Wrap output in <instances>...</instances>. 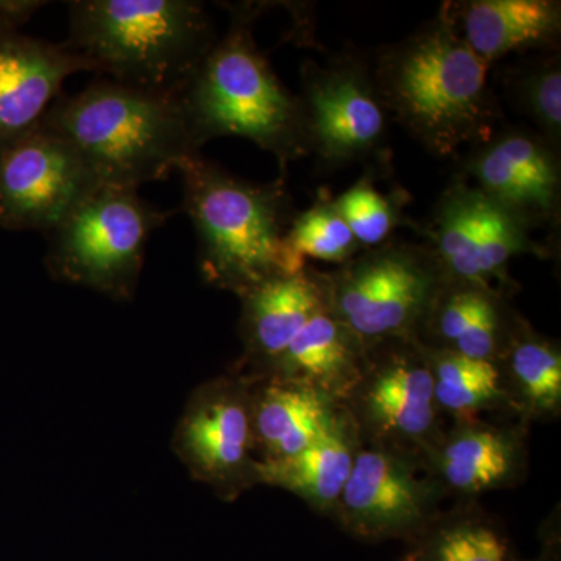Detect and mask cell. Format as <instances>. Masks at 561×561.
I'll use <instances>...</instances> for the list:
<instances>
[{
	"label": "cell",
	"mask_w": 561,
	"mask_h": 561,
	"mask_svg": "<svg viewBox=\"0 0 561 561\" xmlns=\"http://www.w3.org/2000/svg\"><path fill=\"white\" fill-rule=\"evenodd\" d=\"M330 308L367 346L420 341L445 283L430 247L390 241L327 272Z\"/></svg>",
	"instance_id": "7"
},
{
	"label": "cell",
	"mask_w": 561,
	"mask_h": 561,
	"mask_svg": "<svg viewBox=\"0 0 561 561\" xmlns=\"http://www.w3.org/2000/svg\"><path fill=\"white\" fill-rule=\"evenodd\" d=\"M250 393L251 378L243 373L209 379L192 391L173 432V453L191 478L225 502L261 485Z\"/></svg>",
	"instance_id": "9"
},
{
	"label": "cell",
	"mask_w": 561,
	"mask_h": 561,
	"mask_svg": "<svg viewBox=\"0 0 561 561\" xmlns=\"http://www.w3.org/2000/svg\"><path fill=\"white\" fill-rule=\"evenodd\" d=\"M504 87H507L515 105L534 122L538 135L560 151V55H545L511 68L504 76Z\"/></svg>",
	"instance_id": "26"
},
{
	"label": "cell",
	"mask_w": 561,
	"mask_h": 561,
	"mask_svg": "<svg viewBox=\"0 0 561 561\" xmlns=\"http://www.w3.org/2000/svg\"><path fill=\"white\" fill-rule=\"evenodd\" d=\"M287 239L305 260L312 257L335 265L345 264L364 251L332 198L327 197H320L305 213L295 214Z\"/></svg>",
	"instance_id": "27"
},
{
	"label": "cell",
	"mask_w": 561,
	"mask_h": 561,
	"mask_svg": "<svg viewBox=\"0 0 561 561\" xmlns=\"http://www.w3.org/2000/svg\"><path fill=\"white\" fill-rule=\"evenodd\" d=\"M446 500L419 457L362 445L331 522L354 540L408 541Z\"/></svg>",
	"instance_id": "12"
},
{
	"label": "cell",
	"mask_w": 561,
	"mask_h": 561,
	"mask_svg": "<svg viewBox=\"0 0 561 561\" xmlns=\"http://www.w3.org/2000/svg\"><path fill=\"white\" fill-rule=\"evenodd\" d=\"M529 424L454 421L421 457L424 470L445 497L478 501L490 491L515 489L529 472Z\"/></svg>",
	"instance_id": "15"
},
{
	"label": "cell",
	"mask_w": 561,
	"mask_h": 561,
	"mask_svg": "<svg viewBox=\"0 0 561 561\" xmlns=\"http://www.w3.org/2000/svg\"><path fill=\"white\" fill-rule=\"evenodd\" d=\"M511 537L504 524L478 501L459 502L442 511L404 541L397 561H512Z\"/></svg>",
	"instance_id": "24"
},
{
	"label": "cell",
	"mask_w": 561,
	"mask_h": 561,
	"mask_svg": "<svg viewBox=\"0 0 561 561\" xmlns=\"http://www.w3.org/2000/svg\"><path fill=\"white\" fill-rule=\"evenodd\" d=\"M243 354L236 371L261 378L316 313L330 308L327 272L306 265L273 276L239 295Z\"/></svg>",
	"instance_id": "16"
},
{
	"label": "cell",
	"mask_w": 561,
	"mask_h": 561,
	"mask_svg": "<svg viewBox=\"0 0 561 561\" xmlns=\"http://www.w3.org/2000/svg\"><path fill=\"white\" fill-rule=\"evenodd\" d=\"M457 31L489 68L516 51L548 50L561 33L553 0H471L448 3Z\"/></svg>",
	"instance_id": "21"
},
{
	"label": "cell",
	"mask_w": 561,
	"mask_h": 561,
	"mask_svg": "<svg viewBox=\"0 0 561 561\" xmlns=\"http://www.w3.org/2000/svg\"><path fill=\"white\" fill-rule=\"evenodd\" d=\"M360 448L356 424L342 405L331 426L300 454L260 463V483L289 491L313 512L332 519Z\"/></svg>",
	"instance_id": "22"
},
{
	"label": "cell",
	"mask_w": 561,
	"mask_h": 561,
	"mask_svg": "<svg viewBox=\"0 0 561 561\" xmlns=\"http://www.w3.org/2000/svg\"><path fill=\"white\" fill-rule=\"evenodd\" d=\"M332 203L362 250L378 249L389 242L402 220L400 203L376 190L368 173L337 198H332Z\"/></svg>",
	"instance_id": "28"
},
{
	"label": "cell",
	"mask_w": 561,
	"mask_h": 561,
	"mask_svg": "<svg viewBox=\"0 0 561 561\" xmlns=\"http://www.w3.org/2000/svg\"><path fill=\"white\" fill-rule=\"evenodd\" d=\"M298 101L309 154L324 165L386 160L389 113L370 65L357 57L335 58L323 66L306 62Z\"/></svg>",
	"instance_id": "10"
},
{
	"label": "cell",
	"mask_w": 561,
	"mask_h": 561,
	"mask_svg": "<svg viewBox=\"0 0 561 561\" xmlns=\"http://www.w3.org/2000/svg\"><path fill=\"white\" fill-rule=\"evenodd\" d=\"M423 346L434 376L435 401L443 415L465 421L482 419L486 412L512 413L497 364Z\"/></svg>",
	"instance_id": "25"
},
{
	"label": "cell",
	"mask_w": 561,
	"mask_h": 561,
	"mask_svg": "<svg viewBox=\"0 0 561 561\" xmlns=\"http://www.w3.org/2000/svg\"><path fill=\"white\" fill-rule=\"evenodd\" d=\"M472 186L529 231L557 230L561 213L560 151L537 131L511 128L474 147L463 164Z\"/></svg>",
	"instance_id": "14"
},
{
	"label": "cell",
	"mask_w": 561,
	"mask_h": 561,
	"mask_svg": "<svg viewBox=\"0 0 561 561\" xmlns=\"http://www.w3.org/2000/svg\"><path fill=\"white\" fill-rule=\"evenodd\" d=\"M343 408L362 445L424 456L446 431L434 376L420 341L368 346L364 373Z\"/></svg>",
	"instance_id": "8"
},
{
	"label": "cell",
	"mask_w": 561,
	"mask_h": 561,
	"mask_svg": "<svg viewBox=\"0 0 561 561\" xmlns=\"http://www.w3.org/2000/svg\"><path fill=\"white\" fill-rule=\"evenodd\" d=\"M43 124L79 151L102 186L138 191L201 153L180 98L108 79L60 95Z\"/></svg>",
	"instance_id": "3"
},
{
	"label": "cell",
	"mask_w": 561,
	"mask_h": 561,
	"mask_svg": "<svg viewBox=\"0 0 561 561\" xmlns=\"http://www.w3.org/2000/svg\"><path fill=\"white\" fill-rule=\"evenodd\" d=\"M445 279L467 280L505 291L512 260L548 257L522 221L465 179L454 180L435 205L431 227L421 231Z\"/></svg>",
	"instance_id": "11"
},
{
	"label": "cell",
	"mask_w": 561,
	"mask_h": 561,
	"mask_svg": "<svg viewBox=\"0 0 561 561\" xmlns=\"http://www.w3.org/2000/svg\"><path fill=\"white\" fill-rule=\"evenodd\" d=\"M512 561H560V551L556 549H542L540 556L537 559H519L518 556L513 557Z\"/></svg>",
	"instance_id": "30"
},
{
	"label": "cell",
	"mask_w": 561,
	"mask_h": 561,
	"mask_svg": "<svg viewBox=\"0 0 561 561\" xmlns=\"http://www.w3.org/2000/svg\"><path fill=\"white\" fill-rule=\"evenodd\" d=\"M489 69L461 38L448 3L409 38L379 51L371 66L383 108L440 158L493 138L501 108Z\"/></svg>",
	"instance_id": "1"
},
{
	"label": "cell",
	"mask_w": 561,
	"mask_h": 561,
	"mask_svg": "<svg viewBox=\"0 0 561 561\" xmlns=\"http://www.w3.org/2000/svg\"><path fill=\"white\" fill-rule=\"evenodd\" d=\"M251 20L249 9L236 11L230 31L210 47L181 94V105L198 149L214 138L239 136L286 168L309 154L300 101L257 49Z\"/></svg>",
	"instance_id": "5"
},
{
	"label": "cell",
	"mask_w": 561,
	"mask_h": 561,
	"mask_svg": "<svg viewBox=\"0 0 561 561\" xmlns=\"http://www.w3.org/2000/svg\"><path fill=\"white\" fill-rule=\"evenodd\" d=\"M367 350L327 308L308 321L264 376L301 383L343 405L362 378Z\"/></svg>",
	"instance_id": "19"
},
{
	"label": "cell",
	"mask_w": 561,
	"mask_h": 561,
	"mask_svg": "<svg viewBox=\"0 0 561 561\" xmlns=\"http://www.w3.org/2000/svg\"><path fill=\"white\" fill-rule=\"evenodd\" d=\"M183 209L198 238V267L216 289L242 295L306 260L290 245L295 213L283 180L251 183L195 154L181 165Z\"/></svg>",
	"instance_id": "2"
},
{
	"label": "cell",
	"mask_w": 561,
	"mask_h": 561,
	"mask_svg": "<svg viewBox=\"0 0 561 561\" xmlns=\"http://www.w3.org/2000/svg\"><path fill=\"white\" fill-rule=\"evenodd\" d=\"M46 5L39 0H21V2H0V31L18 32L33 14Z\"/></svg>",
	"instance_id": "29"
},
{
	"label": "cell",
	"mask_w": 561,
	"mask_h": 561,
	"mask_svg": "<svg viewBox=\"0 0 561 561\" xmlns=\"http://www.w3.org/2000/svg\"><path fill=\"white\" fill-rule=\"evenodd\" d=\"M341 408L289 379L251 378V431L257 460L271 463L297 456L331 426Z\"/></svg>",
	"instance_id": "20"
},
{
	"label": "cell",
	"mask_w": 561,
	"mask_h": 561,
	"mask_svg": "<svg viewBox=\"0 0 561 561\" xmlns=\"http://www.w3.org/2000/svg\"><path fill=\"white\" fill-rule=\"evenodd\" d=\"M62 46L108 80L181 98L216 44L205 9L190 0H76Z\"/></svg>",
	"instance_id": "4"
},
{
	"label": "cell",
	"mask_w": 561,
	"mask_h": 561,
	"mask_svg": "<svg viewBox=\"0 0 561 561\" xmlns=\"http://www.w3.org/2000/svg\"><path fill=\"white\" fill-rule=\"evenodd\" d=\"M497 367L512 415L527 424L560 419L559 341L546 337L524 320Z\"/></svg>",
	"instance_id": "23"
},
{
	"label": "cell",
	"mask_w": 561,
	"mask_h": 561,
	"mask_svg": "<svg viewBox=\"0 0 561 561\" xmlns=\"http://www.w3.org/2000/svg\"><path fill=\"white\" fill-rule=\"evenodd\" d=\"M101 186L79 151L41 122L0 151V227L50 232Z\"/></svg>",
	"instance_id": "13"
},
{
	"label": "cell",
	"mask_w": 561,
	"mask_h": 561,
	"mask_svg": "<svg viewBox=\"0 0 561 561\" xmlns=\"http://www.w3.org/2000/svg\"><path fill=\"white\" fill-rule=\"evenodd\" d=\"M171 214L138 191L101 186L49 234L46 264L54 278L117 301L135 297L147 242Z\"/></svg>",
	"instance_id": "6"
},
{
	"label": "cell",
	"mask_w": 561,
	"mask_h": 561,
	"mask_svg": "<svg viewBox=\"0 0 561 561\" xmlns=\"http://www.w3.org/2000/svg\"><path fill=\"white\" fill-rule=\"evenodd\" d=\"M92 66L65 46L0 31V151L39 127L62 81Z\"/></svg>",
	"instance_id": "17"
},
{
	"label": "cell",
	"mask_w": 561,
	"mask_h": 561,
	"mask_svg": "<svg viewBox=\"0 0 561 561\" xmlns=\"http://www.w3.org/2000/svg\"><path fill=\"white\" fill-rule=\"evenodd\" d=\"M524 320L508 305L505 291L467 280L445 279L420 342L431 348L497 364Z\"/></svg>",
	"instance_id": "18"
}]
</instances>
